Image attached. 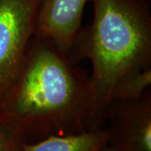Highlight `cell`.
Instances as JSON below:
<instances>
[{
    "label": "cell",
    "mask_w": 151,
    "mask_h": 151,
    "mask_svg": "<svg viewBox=\"0 0 151 151\" xmlns=\"http://www.w3.org/2000/svg\"><path fill=\"white\" fill-rule=\"evenodd\" d=\"M0 125L26 145L97 130L90 76L50 40L33 36L0 100Z\"/></svg>",
    "instance_id": "obj_1"
},
{
    "label": "cell",
    "mask_w": 151,
    "mask_h": 151,
    "mask_svg": "<svg viewBox=\"0 0 151 151\" xmlns=\"http://www.w3.org/2000/svg\"><path fill=\"white\" fill-rule=\"evenodd\" d=\"M93 20L76 38L70 59L90 60L95 129L104 127L111 96L124 76L151 65L148 0H91Z\"/></svg>",
    "instance_id": "obj_2"
},
{
    "label": "cell",
    "mask_w": 151,
    "mask_h": 151,
    "mask_svg": "<svg viewBox=\"0 0 151 151\" xmlns=\"http://www.w3.org/2000/svg\"><path fill=\"white\" fill-rule=\"evenodd\" d=\"M42 0H0V100L21 67Z\"/></svg>",
    "instance_id": "obj_3"
},
{
    "label": "cell",
    "mask_w": 151,
    "mask_h": 151,
    "mask_svg": "<svg viewBox=\"0 0 151 151\" xmlns=\"http://www.w3.org/2000/svg\"><path fill=\"white\" fill-rule=\"evenodd\" d=\"M109 142L116 151H151V92L134 100L113 103L108 108Z\"/></svg>",
    "instance_id": "obj_4"
},
{
    "label": "cell",
    "mask_w": 151,
    "mask_h": 151,
    "mask_svg": "<svg viewBox=\"0 0 151 151\" xmlns=\"http://www.w3.org/2000/svg\"><path fill=\"white\" fill-rule=\"evenodd\" d=\"M90 0H42L34 36L50 40L70 58L81 29V18Z\"/></svg>",
    "instance_id": "obj_5"
},
{
    "label": "cell",
    "mask_w": 151,
    "mask_h": 151,
    "mask_svg": "<svg viewBox=\"0 0 151 151\" xmlns=\"http://www.w3.org/2000/svg\"><path fill=\"white\" fill-rule=\"evenodd\" d=\"M108 128L78 134L51 136L35 144H22L23 151H98L108 145Z\"/></svg>",
    "instance_id": "obj_6"
},
{
    "label": "cell",
    "mask_w": 151,
    "mask_h": 151,
    "mask_svg": "<svg viewBox=\"0 0 151 151\" xmlns=\"http://www.w3.org/2000/svg\"><path fill=\"white\" fill-rule=\"evenodd\" d=\"M150 86L151 65L134 71L120 80L112 92L111 104L119 101L138 99L150 90Z\"/></svg>",
    "instance_id": "obj_7"
},
{
    "label": "cell",
    "mask_w": 151,
    "mask_h": 151,
    "mask_svg": "<svg viewBox=\"0 0 151 151\" xmlns=\"http://www.w3.org/2000/svg\"><path fill=\"white\" fill-rule=\"evenodd\" d=\"M0 151H23L20 144L0 125Z\"/></svg>",
    "instance_id": "obj_8"
},
{
    "label": "cell",
    "mask_w": 151,
    "mask_h": 151,
    "mask_svg": "<svg viewBox=\"0 0 151 151\" xmlns=\"http://www.w3.org/2000/svg\"><path fill=\"white\" fill-rule=\"evenodd\" d=\"M98 151H116L113 148H112L111 146H109L108 145H106L105 147H103V148H102L101 150H99Z\"/></svg>",
    "instance_id": "obj_9"
}]
</instances>
